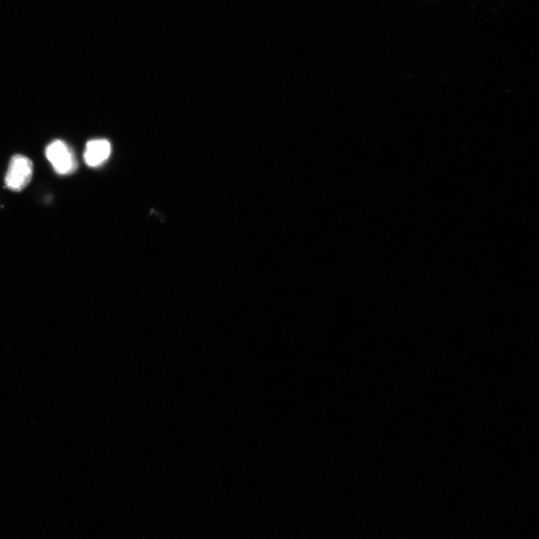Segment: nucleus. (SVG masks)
Instances as JSON below:
<instances>
[{
  "label": "nucleus",
  "instance_id": "1",
  "mask_svg": "<svg viewBox=\"0 0 539 539\" xmlns=\"http://www.w3.org/2000/svg\"><path fill=\"white\" fill-rule=\"evenodd\" d=\"M33 174L32 162L27 157L15 155L11 159L5 183L10 191L20 192L26 188Z\"/></svg>",
  "mask_w": 539,
  "mask_h": 539
},
{
  "label": "nucleus",
  "instance_id": "3",
  "mask_svg": "<svg viewBox=\"0 0 539 539\" xmlns=\"http://www.w3.org/2000/svg\"><path fill=\"white\" fill-rule=\"evenodd\" d=\"M111 153V146L105 139L93 140L87 143L84 160L85 164L91 167L101 166L109 158Z\"/></svg>",
  "mask_w": 539,
  "mask_h": 539
},
{
  "label": "nucleus",
  "instance_id": "2",
  "mask_svg": "<svg viewBox=\"0 0 539 539\" xmlns=\"http://www.w3.org/2000/svg\"><path fill=\"white\" fill-rule=\"evenodd\" d=\"M45 155L59 174H69L77 170L76 158L70 147L62 141L56 140L49 143L46 148Z\"/></svg>",
  "mask_w": 539,
  "mask_h": 539
}]
</instances>
